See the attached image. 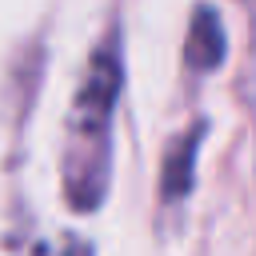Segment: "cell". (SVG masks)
Instances as JSON below:
<instances>
[{
  "label": "cell",
  "instance_id": "obj_1",
  "mask_svg": "<svg viewBox=\"0 0 256 256\" xmlns=\"http://www.w3.org/2000/svg\"><path fill=\"white\" fill-rule=\"evenodd\" d=\"M36 256H88V248H84V244H76V240H64V244H52V248H40Z\"/></svg>",
  "mask_w": 256,
  "mask_h": 256
}]
</instances>
